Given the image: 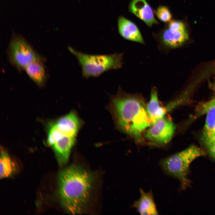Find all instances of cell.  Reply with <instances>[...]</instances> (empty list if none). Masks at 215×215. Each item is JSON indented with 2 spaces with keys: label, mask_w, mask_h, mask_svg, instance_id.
<instances>
[{
  "label": "cell",
  "mask_w": 215,
  "mask_h": 215,
  "mask_svg": "<svg viewBox=\"0 0 215 215\" xmlns=\"http://www.w3.org/2000/svg\"><path fill=\"white\" fill-rule=\"evenodd\" d=\"M94 178L81 166L71 165L62 171L58 179L59 194L62 206L68 213L84 212L89 202Z\"/></svg>",
  "instance_id": "7a4b0ae2"
},
{
  "label": "cell",
  "mask_w": 215,
  "mask_h": 215,
  "mask_svg": "<svg viewBox=\"0 0 215 215\" xmlns=\"http://www.w3.org/2000/svg\"><path fill=\"white\" fill-rule=\"evenodd\" d=\"M168 28L174 30H186L184 24L181 22L179 21H172L170 22L169 24Z\"/></svg>",
  "instance_id": "ffe728a7"
},
{
  "label": "cell",
  "mask_w": 215,
  "mask_h": 215,
  "mask_svg": "<svg viewBox=\"0 0 215 215\" xmlns=\"http://www.w3.org/2000/svg\"><path fill=\"white\" fill-rule=\"evenodd\" d=\"M129 8L132 13L148 26L157 23L152 9L146 0H132Z\"/></svg>",
  "instance_id": "9c48e42d"
},
{
  "label": "cell",
  "mask_w": 215,
  "mask_h": 215,
  "mask_svg": "<svg viewBox=\"0 0 215 215\" xmlns=\"http://www.w3.org/2000/svg\"><path fill=\"white\" fill-rule=\"evenodd\" d=\"M118 27L120 35L126 39L141 44L144 40L137 26L133 22L123 16L118 20Z\"/></svg>",
  "instance_id": "30bf717a"
},
{
  "label": "cell",
  "mask_w": 215,
  "mask_h": 215,
  "mask_svg": "<svg viewBox=\"0 0 215 215\" xmlns=\"http://www.w3.org/2000/svg\"><path fill=\"white\" fill-rule=\"evenodd\" d=\"M42 61L39 60L34 61L24 69L31 79L41 87L44 86L46 79L45 71Z\"/></svg>",
  "instance_id": "5bb4252c"
},
{
  "label": "cell",
  "mask_w": 215,
  "mask_h": 215,
  "mask_svg": "<svg viewBox=\"0 0 215 215\" xmlns=\"http://www.w3.org/2000/svg\"><path fill=\"white\" fill-rule=\"evenodd\" d=\"M144 103L140 96L127 93L119 87L116 95H110L107 106L116 128L140 143L142 133L151 125Z\"/></svg>",
  "instance_id": "6da1fadb"
},
{
  "label": "cell",
  "mask_w": 215,
  "mask_h": 215,
  "mask_svg": "<svg viewBox=\"0 0 215 215\" xmlns=\"http://www.w3.org/2000/svg\"><path fill=\"white\" fill-rule=\"evenodd\" d=\"M156 14L158 18L164 22H169L171 19L170 12L167 7L164 6H161L158 8Z\"/></svg>",
  "instance_id": "d6986e66"
},
{
  "label": "cell",
  "mask_w": 215,
  "mask_h": 215,
  "mask_svg": "<svg viewBox=\"0 0 215 215\" xmlns=\"http://www.w3.org/2000/svg\"><path fill=\"white\" fill-rule=\"evenodd\" d=\"M58 129L64 135L76 138L83 122L76 112L72 110L60 117L55 123Z\"/></svg>",
  "instance_id": "52a82bcc"
},
{
  "label": "cell",
  "mask_w": 215,
  "mask_h": 215,
  "mask_svg": "<svg viewBox=\"0 0 215 215\" xmlns=\"http://www.w3.org/2000/svg\"><path fill=\"white\" fill-rule=\"evenodd\" d=\"M76 139V138L64 135L51 146L60 165H64L68 161Z\"/></svg>",
  "instance_id": "ba28073f"
},
{
  "label": "cell",
  "mask_w": 215,
  "mask_h": 215,
  "mask_svg": "<svg viewBox=\"0 0 215 215\" xmlns=\"http://www.w3.org/2000/svg\"><path fill=\"white\" fill-rule=\"evenodd\" d=\"M64 135H65L59 130L55 124L53 125L49 131L47 140V144L51 146Z\"/></svg>",
  "instance_id": "ac0fdd59"
},
{
  "label": "cell",
  "mask_w": 215,
  "mask_h": 215,
  "mask_svg": "<svg viewBox=\"0 0 215 215\" xmlns=\"http://www.w3.org/2000/svg\"><path fill=\"white\" fill-rule=\"evenodd\" d=\"M188 39L186 30H177L169 28L163 32L161 37L163 44L169 48H175L182 44Z\"/></svg>",
  "instance_id": "4fadbf2b"
},
{
  "label": "cell",
  "mask_w": 215,
  "mask_h": 215,
  "mask_svg": "<svg viewBox=\"0 0 215 215\" xmlns=\"http://www.w3.org/2000/svg\"><path fill=\"white\" fill-rule=\"evenodd\" d=\"M215 93V87L214 88ZM201 112L205 114L204 129L215 130V94L210 100L203 103Z\"/></svg>",
  "instance_id": "9a60e30c"
},
{
  "label": "cell",
  "mask_w": 215,
  "mask_h": 215,
  "mask_svg": "<svg viewBox=\"0 0 215 215\" xmlns=\"http://www.w3.org/2000/svg\"><path fill=\"white\" fill-rule=\"evenodd\" d=\"M140 196L134 201L132 207L136 209L141 215H157L158 212L151 191L145 192L140 189Z\"/></svg>",
  "instance_id": "8fae6325"
},
{
  "label": "cell",
  "mask_w": 215,
  "mask_h": 215,
  "mask_svg": "<svg viewBox=\"0 0 215 215\" xmlns=\"http://www.w3.org/2000/svg\"><path fill=\"white\" fill-rule=\"evenodd\" d=\"M202 149L192 145L185 149L160 160V165L167 174L178 179L182 189L188 187V178L191 163L198 157L205 155Z\"/></svg>",
  "instance_id": "277c9868"
},
{
  "label": "cell",
  "mask_w": 215,
  "mask_h": 215,
  "mask_svg": "<svg viewBox=\"0 0 215 215\" xmlns=\"http://www.w3.org/2000/svg\"><path fill=\"white\" fill-rule=\"evenodd\" d=\"M0 161L1 179L9 177L16 172V163L2 148H1Z\"/></svg>",
  "instance_id": "2e32d148"
},
{
  "label": "cell",
  "mask_w": 215,
  "mask_h": 215,
  "mask_svg": "<svg viewBox=\"0 0 215 215\" xmlns=\"http://www.w3.org/2000/svg\"><path fill=\"white\" fill-rule=\"evenodd\" d=\"M146 110L151 125L164 118L167 112L165 107L159 104L157 91L155 88H153L151 90L150 99L146 106Z\"/></svg>",
  "instance_id": "7c38bea8"
},
{
  "label": "cell",
  "mask_w": 215,
  "mask_h": 215,
  "mask_svg": "<svg viewBox=\"0 0 215 215\" xmlns=\"http://www.w3.org/2000/svg\"><path fill=\"white\" fill-rule=\"evenodd\" d=\"M175 130V127L173 122L164 118L151 125L144 136L154 145H162L170 141Z\"/></svg>",
  "instance_id": "8992f818"
},
{
  "label": "cell",
  "mask_w": 215,
  "mask_h": 215,
  "mask_svg": "<svg viewBox=\"0 0 215 215\" xmlns=\"http://www.w3.org/2000/svg\"><path fill=\"white\" fill-rule=\"evenodd\" d=\"M201 140L210 156L215 162V130L204 129Z\"/></svg>",
  "instance_id": "e0dca14e"
},
{
  "label": "cell",
  "mask_w": 215,
  "mask_h": 215,
  "mask_svg": "<svg viewBox=\"0 0 215 215\" xmlns=\"http://www.w3.org/2000/svg\"><path fill=\"white\" fill-rule=\"evenodd\" d=\"M68 48L77 59L85 78L99 77L107 71L119 69L123 65L122 53L90 54L76 50L70 46Z\"/></svg>",
  "instance_id": "3957f363"
},
{
  "label": "cell",
  "mask_w": 215,
  "mask_h": 215,
  "mask_svg": "<svg viewBox=\"0 0 215 215\" xmlns=\"http://www.w3.org/2000/svg\"><path fill=\"white\" fill-rule=\"evenodd\" d=\"M8 56L11 63L19 70L34 61L43 59L24 38L17 35L13 36L10 42Z\"/></svg>",
  "instance_id": "5b68a950"
}]
</instances>
